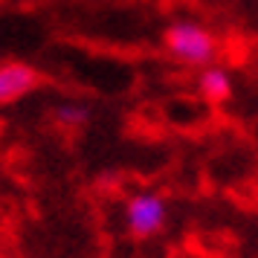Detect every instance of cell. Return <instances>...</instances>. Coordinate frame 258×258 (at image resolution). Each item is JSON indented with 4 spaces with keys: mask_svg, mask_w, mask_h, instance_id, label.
I'll use <instances>...</instances> for the list:
<instances>
[{
    "mask_svg": "<svg viewBox=\"0 0 258 258\" xmlns=\"http://www.w3.org/2000/svg\"><path fill=\"white\" fill-rule=\"evenodd\" d=\"M168 223V200L160 191L142 188L125 200V226L134 238H154Z\"/></svg>",
    "mask_w": 258,
    "mask_h": 258,
    "instance_id": "7a4b0ae2",
    "label": "cell"
},
{
    "mask_svg": "<svg viewBox=\"0 0 258 258\" xmlns=\"http://www.w3.org/2000/svg\"><path fill=\"white\" fill-rule=\"evenodd\" d=\"M163 47L174 61L203 70V67L218 61L221 41H218V35L212 29L195 24V21H174V24L165 26Z\"/></svg>",
    "mask_w": 258,
    "mask_h": 258,
    "instance_id": "6da1fadb",
    "label": "cell"
},
{
    "mask_svg": "<svg viewBox=\"0 0 258 258\" xmlns=\"http://www.w3.org/2000/svg\"><path fill=\"white\" fill-rule=\"evenodd\" d=\"M41 84L35 67L26 61H0V105H15Z\"/></svg>",
    "mask_w": 258,
    "mask_h": 258,
    "instance_id": "3957f363",
    "label": "cell"
},
{
    "mask_svg": "<svg viewBox=\"0 0 258 258\" xmlns=\"http://www.w3.org/2000/svg\"><path fill=\"white\" fill-rule=\"evenodd\" d=\"M198 93L209 102V105H223L232 99V76L218 64H209L198 73Z\"/></svg>",
    "mask_w": 258,
    "mask_h": 258,
    "instance_id": "277c9868",
    "label": "cell"
},
{
    "mask_svg": "<svg viewBox=\"0 0 258 258\" xmlns=\"http://www.w3.org/2000/svg\"><path fill=\"white\" fill-rule=\"evenodd\" d=\"M55 119H58V125L76 131V128H82V125H87L90 110L84 105H79V102H64V105L55 107Z\"/></svg>",
    "mask_w": 258,
    "mask_h": 258,
    "instance_id": "5b68a950",
    "label": "cell"
}]
</instances>
